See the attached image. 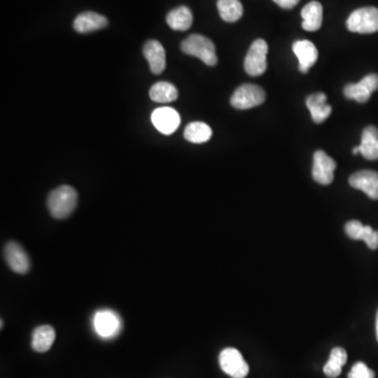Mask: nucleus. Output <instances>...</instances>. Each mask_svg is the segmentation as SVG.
I'll use <instances>...</instances> for the list:
<instances>
[{
	"label": "nucleus",
	"mask_w": 378,
	"mask_h": 378,
	"mask_svg": "<svg viewBox=\"0 0 378 378\" xmlns=\"http://www.w3.org/2000/svg\"><path fill=\"white\" fill-rule=\"evenodd\" d=\"M56 339V332L48 325L37 327L32 335V348L38 353L50 350Z\"/></svg>",
	"instance_id": "nucleus-19"
},
{
	"label": "nucleus",
	"mask_w": 378,
	"mask_h": 378,
	"mask_svg": "<svg viewBox=\"0 0 378 378\" xmlns=\"http://www.w3.org/2000/svg\"><path fill=\"white\" fill-rule=\"evenodd\" d=\"M273 1L282 9L287 10L294 9L300 3V0H273Z\"/></svg>",
	"instance_id": "nucleus-28"
},
{
	"label": "nucleus",
	"mask_w": 378,
	"mask_h": 378,
	"mask_svg": "<svg viewBox=\"0 0 378 378\" xmlns=\"http://www.w3.org/2000/svg\"><path fill=\"white\" fill-rule=\"evenodd\" d=\"M93 327L97 334L102 339H114L121 332V318L115 311L99 310L93 316Z\"/></svg>",
	"instance_id": "nucleus-7"
},
{
	"label": "nucleus",
	"mask_w": 378,
	"mask_h": 378,
	"mask_svg": "<svg viewBox=\"0 0 378 378\" xmlns=\"http://www.w3.org/2000/svg\"><path fill=\"white\" fill-rule=\"evenodd\" d=\"M347 28L353 33L372 34L378 32L377 8H361L353 12L347 19Z\"/></svg>",
	"instance_id": "nucleus-3"
},
{
	"label": "nucleus",
	"mask_w": 378,
	"mask_h": 378,
	"mask_svg": "<svg viewBox=\"0 0 378 378\" xmlns=\"http://www.w3.org/2000/svg\"><path fill=\"white\" fill-rule=\"evenodd\" d=\"M345 231L350 239L361 240L370 249H377L378 231H373L371 226H365L359 221L353 219L345 224Z\"/></svg>",
	"instance_id": "nucleus-14"
},
{
	"label": "nucleus",
	"mask_w": 378,
	"mask_h": 378,
	"mask_svg": "<svg viewBox=\"0 0 378 378\" xmlns=\"http://www.w3.org/2000/svg\"><path fill=\"white\" fill-rule=\"evenodd\" d=\"M376 339H377L378 341V311L377 314H376Z\"/></svg>",
	"instance_id": "nucleus-29"
},
{
	"label": "nucleus",
	"mask_w": 378,
	"mask_h": 378,
	"mask_svg": "<svg viewBox=\"0 0 378 378\" xmlns=\"http://www.w3.org/2000/svg\"><path fill=\"white\" fill-rule=\"evenodd\" d=\"M109 24V20L105 16L93 12H84L79 14L74 20V28L78 33H91L95 30L105 28Z\"/></svg>",
	"instance_id": "nucleus-15"
},
{
	"label": "nucleus",
	"mask_w": 378,
	"mask_h": 378,
	"mask_svg": "<svg viewBox=\"0 0 378 378\" xmlns=\"http://www.w3.org/2000/svg\"><path fill=\"white\" fill-rule=\"evenodd\" d=\"M306 105L315 123H322L332 113V107L327 103L324 93H313L307 98Z\"/></svg>",
	"instance_id": "nucleus-16"
},
{
	"label": "nucleus",
	"mask_w": 378,
	"mask_h": 378,
	"mask_svg": "<svg viewBox=\"0 0 378 378\" xmlns=\"http://www.w3.org/2000/svg\"><path fill=\"white\" fill-rule=\"evenodd\" d=\"M348 378H375V373L363 363H357L348 374Z\"/></svg>",
	"instance_id": "nucleus-26"
},
{
	"label": "nucleus",
	"mask_w": 378,
	"mask_h": 378,
	"mask_svg": "<svg viewBox=\"0 0 378 378\" xmlns=\"http://www.w3.org/2000/svg\"><path fill=\"white\" fill-rule=\"evenodd\" d=\"M217 10L226 22L237 21L243 16V6L240 0H217Z\"/></svg>",
	"instance_id": "nucleus-24"
},
{
	"label": "nucleus",
	"mask_w": 378,
	"mask_h": 378,
	"mask_svg": "<svg viewBox=\"0 0 378 378\" xmlns=\"http://www.w3.org/2000/svg\"><path fill=\"white\" fill-rule=\"evenodd\" d=\"M192 21H194V17H192V11L184 6L172 10L166 17V22L172 30H182V32L190 28Z\"/></svg>",
	"instance_id": "nucleus-20"
},
{
	"label": "nucleus",
	"mask_w": 378,
	"mask_h": 378,
	"mask_svg": "<svg viewBox=\"0 0 378 378\" xmlns=\"http://www.w3.org/2000/svg\"><path fill=\"white\" fill-rule=\"evenodd\" d=\"M268 44L265 40L257 39L248 50L244 68L250 76H261L267 70Z\"/></svg>",
	"instance_id": "nucleus-5"
},
{
	"label": "nucleus",
	"mask_w": 378,
	"mask_h": 378,
	"mask_svg": "<svg viewBox=\"0 0 378 378\" xmlns=\"http://www.w3.org/2000/svg\"><path fill=\"white\" fill-rule=\"evenodd\" d=\"M292 50L298 57V63H300L298 69L303 74H306L311 66H314L315 62L318 61V48L309 40H298L292 46Z\"/></svg>",
	"instance_id": "nucleus-13"
},
{
	"label": "nucleus",
	"mask_w": 378,
	"mask_h": 378,
	"mask_svg": "<svg viewBox=\"0 0 378 378\" xmlns=\"http://www.w3.org/2000/svg\"><path fill=\"white\" fill-rule=\"evenodd\" d=\"M181 50L185 54L201 59L207 66H213L217 63L215 46L205 36L199 34L189 36L181 44Z\"/></svg>",
	"instance_id": "nucleus-2"
},
{
	"label": "nucleus",
	"mask_w": 378,
	"mask_h": 378,
	"mask_svg": "<svg viewBox=\"0 0 378 378\" xmlns=\"http://www.w3.org/2000/svg\"><path fill=\"white\" fill-rule=\"evenodd\" d=\"M352 152H353V154H359V146H357V147L353 148Z\"/></svg>",
	"instance_id": "nucleus-30"
},
{
	"label": "nucleus",
	"mask_w": 378,
	"mask_h": 378,
	"mask_svg": "<svg viewBox=\"0 0 378 378\" xmlns=\"http://www.w3.org/2000/svg\"><path fill=\"white\" fill-rule=\"evenodd\" d=\"M77 201L76 190L68 185H63L53 190L48 196V210L55 219H66L76 208Z\"/></svg>",
	"instance_id": "nucleus-1"
},
{
	"label": "nucleus",
	"mask_w": 378,
	"mask_h": 378,
	"mask_svg": "<svg viewBox=\"0 0 378 378\" xmlns=\"http://www.w3.org/2000/svg\"><path fill=\"white\" fill-rule=\"evenodd\" d=\"M211 136L213 131L204 122H192L184 131L185 139L192 143H204L210 139Z\"/></svg>",
	"instance_id": "nucleus-22"
},
{
	"label": "nucleus",
	"mask_w": 378,
	"mask_h": 378,
	"mask_svg": "<svg viewBox=\"0 0 378 378\" xmlns=\"http://www.w3.org/2000/svg\"><path fill=\"white\" fill-rule=\"evenodd\" d=\"M336 162L323 150H316L313 156L312 176L316 182L329 185L334 180Z\"/></svg>",
	"instance_id": "nucleus-8"
},
{
	"label": "nucleus",
	"mask_w": 378,
	"mask_h": 378,
	"mask_svg": "<svg viewBox=\"0 0 378 378\" xmlns=\"http://www.w3.org/2000/svg\"><path fill=\"white\" fill-rule=\"evenodd\" d=\"M353 188L359 189L369 198L378 200V172L373 170H361L355 172L349 179Z\"/></svg>",
	"instance_id": "nucleus-11"
},
{
	"label": "nucleus",
	"mask_w": 378,
	"mask_h": 378,
	"mask_svg": "<svg viewBox=\"0 0 378 378\" xmlns=\"http://www.w3.org/2000/svg\"><path fill=\"white\" fill-rule=\"evenodd\" d=\"M303 28L308 32L320 30L323 24V7L318 1H311L302 10Z\"/></svg>",
	"instance_id": "nucleus-17"
},
{
	"label": "nucleus",
	"mask_w": 378,
	"mask_h": 378,
	"mask_svg": "<svg viewBox=\"0 0 378 378\" xmlns=\"http://www.w3.org/2000/svg\"><path fill=\"white\" fill-rule=\"evenodd\" d=\"M359 154L367 160H378V129L368 126L363 129L361 143L359 146Z\"/></svg>",
	"instance_id": "nucleus-18"
},
{
	"label": "nucleus",
	"mask_w": 378,
	"mask_h": 378,
	"mask_svg": "<svg viewBox=\"0 0 378 378\" xmlns=\"http://www.w3.org/2000/svg\"><path fill=\"white\" fill-rule=\"evenodd\" d=\"M363 83L367 85L368 89H370L371 93L377 91L378 89V75L371 74L366 76L365 78L361 79Z\"/></svg>",
	"instance_id": "nucleus-27"
},
{
	"label": "nucleus",
	"mask_w": 378,
	"mask_h": 378,
	"mask_svg": "<svg viewBox=\"0 0 378 378\" xmlns=\"http://www.w3.org/2000/svg\"><path fill=\"white\" fill-rule=\"evenodd\" d=\"M347 363V352L345 349L336 347L331 351L330 357L324 367V372L329 378H336L341 375V369Z\"/></svg>",
	"instance_id": "nucleus-23"
},
{
	"label": "nucleus",
	"mask_w": 378,
	"mask_h": 378,
	"mask_svg": "<svg viewBox=\"0 0 378 378\" xmlns=\"http://www.w3.org/2000/svg\"><path fill=\"white\" fill-rule=\"evenodd\" d=\"M219 367L233 378H245L249 373V366L243 355L235 348H226L219 353Z\"/></svg>",
	"instance_id": "nucleus-6"
},
{
	"label": "nucleus",
	"mask_w": 378,
	"mask_h": 378,
	"mask_svg": "<svg viewBox=\"0 0 378 378\" xmlns=\"http://www.w3.org/2000/svg\"><path fill=\"white\" fill-rule=\"evenodd\" d=\"M265 100L266 93L261 87L246 83L235 89L231 103L235 109H249L263 105Z\"/></svg>",
	"instance_id": "nucleus-4"
},
{
	"label": "nucleus",
	"mask_w": 378,
	"mask_h": 378,
	"mask_svg": "<svg viewBox=\"0 0 378 378\" xmlns=\"http://www.w3.org/2000/svg\"><path fill=\"white\" fill-rule=\"evenodd\" d=\"M343 93H345V98L352 99L359 103H366L369 101L372 93L368 89L367 85L361 81L359 83L345 85Z\"/></svg>",
	"instance_id": "nucleus-25"
},
{
	"label": "nucleus",
	"mask_w": 378,
	"mask_h": 378,
	"mask_svg": "<svg viewBox=\"0 0 378 378\" xmlns=\"http://www.w3.org/2000/svg\"><path fill=\"white\" fill-rule=\"evenodd\" d=\"M5 259L10 269L24 274L30 270V262L26 250L16 242H9L5 248Z\"/></svg>",
	"instance_id": "nucleus-10"
},
{
	"label": "nucleus",
	"mask_w": 378,
	"mask_h": 378,
	"mask_svg": "<svg viewBox=\"0 0 378 378\" xmlns=\"http://www.w3.org/2000/svg\"><path fill=\"white\" fill-rule=\"evenodd\" d=\"M178 89L174 84L165 81L156 82L150 91V97L156 103H170L178 99Z\"/></svg>",
	"instance_id": "nucleus-21"
},
{
	"label": "nucleus",
	"mask_w": 378,
	"mask_h": 378,
	"mask_svg": "<svg viewBox=\"0 0 378 378\" xmlns=\"http://www.w3.org/2000/svg\"><path fill=\"white\" fill-rule=\"evenodd\" d=\"M152 122L160 133L170 135L178 129L181 118L178 111L172 107H159L152 114Z\"/></svg>",
	"instance_id": "nucleus-9"
},
{
	"label": "nucleus",
	"mask_w": 378,
	"mask_h": 378,
	"mask_svg": "<svg viewBox=\"0 0 378 378\" xmlns=\"http://www.w3.org/2000/svg\"><path fill=\"white\" fill-rule=\"evenodd\" d=\"M143 54L150 63V71L160 75L166 68V54L163 46L158 40H148L144 44Z\"/></svg>",
	"instance_id": "nucleus-12"
}]
</instances>
